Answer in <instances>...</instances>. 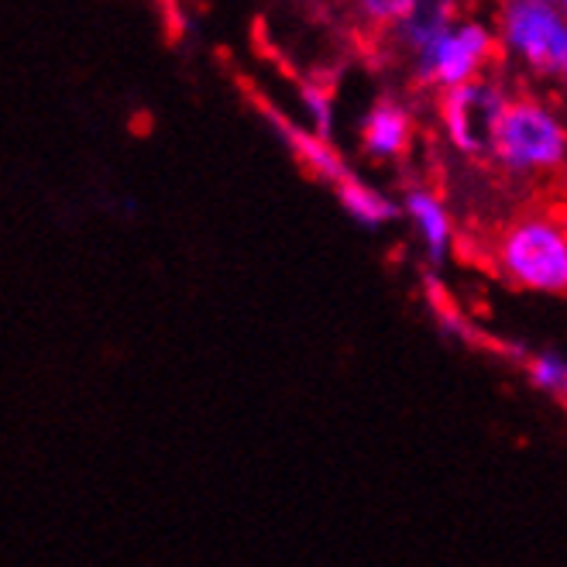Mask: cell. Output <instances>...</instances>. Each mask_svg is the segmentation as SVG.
Wrapping results in <instances>:
<instances>
[{"label":"cell","mask_w":567,"mask_h":567,"mask_svg":"<svg viewBox=\"0 0 567 567\" xmlns=\"http://www.w3.org/2000/svg\"><path fill=\"white\" fill-rule=\"evenodd\" d=\"M488 155L509 176H547L567 162V124L540 96H513L495 121Z\"/></svg>","instance_id":"cell-1"},{"label":"cell","mask_w":567,"mask_h":567,"mask_svg":"<svg viewBox=\"0 0 567 567\" xmlns=\"http://www.w3.org/2000/svg\"><path fill=\"white\" fill-rule=\"evenodd\" d=\"M495 269L509 286L537 296H567V230L560 217L526 214L495 241Z\"/></svg>","instance_id":"cell-2"},{"label":"cell","mask_w":567,"mask_h":567,"mask_svg":"<svg viewBox=\"0 0 567 567\" xmlns=\"http://www.w3.org/2000/svg\"><path fill=\"white\" fill-rule=\"evenodd\" d=\"M495 28L498 49L523 73L557 83L567 76V18L554 0H506Z\"/></svg>","instance_id":"cell-3"},{"label":"cell","mask_w":567,"mask_h":567,"mask_svg":"<svg viewBox=\"0 0 567 567\" xmlns=\"http://www.w3.org/2000/svg\"><path fill=\"white\" fill-rule=\"evenodd\" d=\"M498 49V28L478 18H457L444 35L433 39L420 55L410 59L413 80L433 90H454L485 76Z\"/></svg>","instance_id":"cell-4"},{"label":"cell","mask_w":567,"mask_h":567,"mask_svg":"<svg viewBox=\"0 0 567 567\" xmlns=\"http://www.w3.org/2000/svg\"><path fill=\"white\" fill-rule=\"evenodd\" d=\"M513 96L516 93L495 76H482L475 83H464V86L441 93V127H444L447 145L457 155H468V158L485 155L492 127L513 104Z\"/></svg>","instance_id":"cell-5"},{"label":"cell","mask_w":567,"mask_h":567,"mask_svg":"<svg viewBox=\"0 0 567 567\" xmlns=\"http://www.w3.org/2000/svg\"><path fill=\"white\" fill-rule=\"evenodd\" d=\"M403 217L413 227L423 258L430 265H444L454 251V220L441 193L430 186H410L403 193Z\"/></svg>","instance_id":"cell-6"},{"label":"cell","mask_w":567,"mask_h":567,"mask_svg":"<svg viewBox=\"0 0 567 567\" xmlns=\"http://www.w3.org/2000/svg\"><path fill=\"white\" fill-rule=\"evenodd\" d=\"M413 145V111L403 100H375L361 121V152L372 162H399Z\"/></svg>","instance_id":"cell-7"},{"label":"cell","mask_w":567,"mask_h":567,"mask_svg":"<svg viewBox=\"0 0 567 567\" xmlns=\"http://www.w3.org/2000/svg\"><path fill=\"white\" fill-rule=\"evenodd\" d=\"M269 121H272V127L279 131V138L286 142V148L296 155V162L303 165V169L313 176V179H320V183H330L333 189H338L344 179H351L354 173L348 169V162H344V155L333 148V142L330 138H320V135H313L310 127H299V124H292L289 117H282L279 111H269Z\"/></svg>","instance_id":"cell-8"},{"label":"cell","mask_w":567,"mask_h":567,"mask_svg":"<svg viewBox=\"0 0 567 567\" xmlns=\"http://www.w3.org/2000/svg\"><path fill=\"white\" fill-rule=\"evenodd\" d=\"M457 21V0H420L416 11L392 28L395 45L403 49L410 59L420 55L433 39L444 35V31Z\"/></svg>","instance_id":"cell-9"},{"label":"cell","mask_w":567,"mask_h":567,"mask_svg":"<svg viewBox=\"0 0 567 567\" xmlns=\"http://www.w3.org/2000/svg\"><path fill=\"white\" fill-rule=\"evenodd\" d=\"M338 204L341 210L358 224V227H369V230H379V227H389L399 214H403V204H395L389 193H382L379 186L364 183L358 176L344 179L338 189Z\"/></svg>","instance_id":"cell-10"},{"label":"cell","mask_w":567,"mask_h":567,"mask_svg":"<svg viewBox=\"0 0 567 567\" xmlns=\"http://www.w3.org/2000/svg\"><path fill=\"white\" fill-rule=\"evenodd\" d=\"M526 382L567 410V358L557 351H533L523 361Z\"/></svg>","instance_id":"cell-11"},{"label":"cell","mask_w":567,"mask_h":567,"mask_svg":"<svg viewBox=\"0 0 567 567\" xmlns=\"http://www.w3.org/2000/svg\"><path fill=\"white\" fill-rule=\"evenodd\" d=\"M420 0H351V8L354 14L364 21V24H372V28H395V24H403L413 11H416Z\"/></svg>","instance_id":"cell-12"},{"label":"cell","mask_w":567,"mask_h":567,"mask_svg":"<svg viewBox=\"0 0 567 567\" xmlns=\"http://www.w3.org/2000/svg\"><path fill=\"white\" fill-rule=\"evenodd\" d=\"M299 104H303L307 117H310V131L320 138H330L333 135V100H330V90L320 86V83H299Z\"/></svg>","instance_id":"cell-13"},{"label":"cell","mask_w":567,"mask_h":567,"mask_svg":"<svg viewBox=\"0 0 567 567\" xmlns=\"http://www.w3.org/2000/svg\"><path fill=\"white\" fill-rule=\"evenodd\" d=\"M554 8H557V11H560L564 18H567V0H554Z\"/></svg>","instance_id":"cell-14"},{"label":"cell","mask_w":567,"mask_h":567,"mask_svg":"<svg viewBox=\"0 0 567 567\" xmlns=\"http://www.w3.org/2000/svg\"><path fill=\"white\" fill-rule=\"evenodd\" d=\"M560 224H564V230H567V207H564V214H560Z\"/></svg>","instance_id":"cell-15"},{"label":"cell","mask_w":567,"mask_h":567,"mask_svg":"<svg viewBox=\"0 0 567 567\" xmlns=\"http://www.w3.org/2000/svg\"><path fill=\"white\" fill-rule=\"evenodd\" d=\"M560 86H564V90H567V76H564V80H560Z\"/></svg>","instance_id":"cell-16"}]
</instances>
